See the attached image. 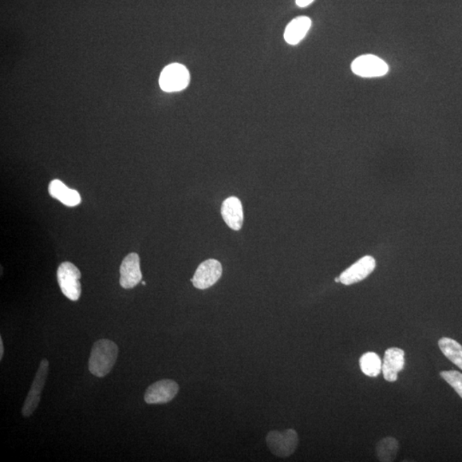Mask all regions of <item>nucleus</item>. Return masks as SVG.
<instances>
[{
	"label": "nucleus",
	"instance_id": "nucleus-11",
	"mask_svg": "<svg viewBox=\"0 0 462 462\" xmlns=\"http://www.w3.org/2000/svg\"><path fill=\"white\" fill-rule=\"evenodd\" d=\"M404 351L398 349V347H390V349L385 351L382 371L386 381L394 382L397 380L398 373H400L404 368Z\"/></svg>",
	"mask_w": 462,
	"mask_h": 462
},
{
	"label": "nucleus",
	"instance_id": "nucleus-19",
	"mask_svg": "<svg viewBox=\"0 0 462 462\" xmlns=\"http://www.w3.org/2000/svg\"><path fill=\"white\" fill-rule=\"evenodd\" d=\"M314 0H295L296 5L300 7H306L313 3Z\"/></svg>",
	"mask_w": 462,
	"mask_h": 462
},
{
	"label": "nucleus",
	"instance_id": "nucleus-1",
	"mask_svg": "<svg viewBox=\"0 0 462 462\" xmlns=\"http://www.w3.org/2000/svg\"><path fill=\"white\" fill-rule=\"evenodd\" d=\"M118 347L108 339H101L94 343L89 361L90 373L98 378H104L115 366Z\"/></svg>",
	"mask_w": 462,
	"mask_h": 462
},
{
	"label": "nucleus",
	"instance_id": "nucleus-13",
	"mask_svg": "<svg viewBox=\"0 0 462 462\" xmlns=\"http://www.w3.org/2000/svg\"><path fill=\"white\" fill-rule=\"evenodd\" d=\"M49 191L51 197L58 200L67 207H76L81 203L80 193L75 189L67 187L60 180L51 181Z\"/></svg>",
	"mask_w": 462,
	"mask_h": 462
},
{
	"label": "nucleus",
	"instance_id": "nucleus-21",
	"mask_svg": "<svg viewBox=\"0 0 462 462\" xmlns=\"http://www.w3.org/2000/svg\"><path fill=\"white\" fill-rule=\"evenodd\" d=\"M141 283L143 284V285H146V283L144 281H142Z\"/></svg>",
	"mask_w": 462,
	"mask_h": 462
},
{
	"label": "nucleus",
	"instance_id": "nucleus-4",
	"mask_svg": "<svg viewBox=\"0 0 462 462\" xmlns=\"http://www.w3.org/2000/svg\"><path fill=\"white\" fill-rule=\"evenodd\" d=\"M299 438L293 429H288L283 432L272 430L268 433L267 444L274 455L278 457H288L297 448Z\"/></svg>",
	"mask_w": 462,
	"mask_h": 462
},
{
	"label": "nucleus",
	"instance_id": "nucleus-14",
	"mask_svg": "<svg viewBox=\"0 0 462 462\" xmlns=\"http://www.w3.org/2000/svg\"><path fill=\"white\" fill-rule=\"evenodd\" d=\"M312 25V21L307 17L296 18L287 25L284 31V39L288 44L297 45L306 37Z\"/></svg>",
	"mask_w": 462,
	"mask_h": 462
},
{
	"label": "nucleus",
	"instance_id": "nucleus-2",
	"mask_svg": "<svg viewBox=\"0 0 462 462\" xmlns=\"http://www.w3.org/2000/svg\"><path fill=\"white\" fill-rule=\"evenodd\" d=\"M57 275L62 293L71 301H77L82 293L80 271L72 263L64 262L59 266Z\"/></svg>",
	"mask_w": 462,
	"mask_h": 462
},
{
	"label": "nucleus",
	"instance_id": "nucleus-10",
	"mask_svg": "<svg viewBox=\"0 0 462 462\" xmlns=\"http://www.w3.org/2000/svg\"><path fill=\"white\" fill-rule=\"evenodd\" d=\"M376 267V262L373 257L366 256L342 272L340 282L345 285L361 282L368 276Z\"/></svg>",
	"mask_w": 462,
	"mask_h": 462
},
{
	"label": "nucleus",
	"instance_id": "nucleus-20",
	"mask_svg": "<svg viewBox=\"0 0 462 462\" xmlns=\"http://www.w3.org/2000/svg\"><path fill=\"white\" fill-rule=\"evenodd\" d=\"M4 342H3V339L1 337H0V359H3L4 357Z\"/></svg>",
	"mask_w": 462,
	"mask_h": 462
},
{
	"label": "nucleus",
	"instance_id": "nucleus-7",
	"mask_svg": "<svg viewBox=\"0 0 462 462\" xmlns=\"http://www.w3.org/2000/svg\"><path fill=\"white\" fill-rule=\"evenodd\" d=\"M222 272V266L218 260L207 259L200 264L191 281L196 289L207 290L219 281Z\"/></svg>",
	"mask_w": 462,
	"mask_h": 462
},
{
	"label": "nucleus",
	"instance_id": "nucleus-18",
	"mask_svg": "<svg viewBox=\"0 0 462 462\" xmlns=\"http://www.w3.org/2000/svg\"><path fill=\"white\" fill-rule=\"evenodd\" d=\"M440 376L462 398V373L457 372V371H444V372L440 373Z\"/></svg>",
	"mask_w": 462,
	"mask_h": 462
},
{
	"label": "nucleus",
	"instance_id": "nucleus-15",
	"mask_svg": "<svg viewBox=\"0 0 462 462\" xmlns=\"http://www.w3.org/2000/svg\"><path fill=\"white\" fill-rule=\"evenodd\" d=\"M398 450L399 443L396 438L387 437L377 444L376 455L379 461L390 462L396 459Z\"/></svg>",
	"mask_w": 462,
	"mask_h": 462
},
{
	"label": "nucleus",
	"instance_id": "nucleus-12",
	"mask_svg": "<svg viewBox=\"0 0 462 462\" xmlns=\"http://www.w3.org/2000/svg\"><path fill=\"white\" fill-rule=\"evenodd\" d=\"M224 222L234 231H239L243 224L242 203L236 197H230L224 201L221 208Z\"/></svg>",
	"mask_w": 462,
	"mask_h": 462
},
{
	"label": "nucleus",
	"instance_id": "nucleus-5",
	"mask_svg": "<svg viewBox=\"0 0 462 462\" xmlns=\"http://www.w3.org/2000/svg\"><path fill=\"white\" fill-rule=\"evenodd\" d=\"M191 76L186 67L180 64L169 65L162 70L160 86L165 92H179L187 88Z\"/></svg>",
	"mask_w": 462,
	"mask_h": 462
},
{
	"label": "nucleus",
	"instance_id": "nucleus-6",
	"mask_svg": "<svg viewBox=\"0 0 462 462\" xmlns=\"http://www.w3.org/2000/svg\"><path fill=\"white\" fill-rule=\"evenodd\" d=\"M351 69L359 77L373 78L384 77L388 73L389 66L383 59L367 54L355 58Z\"/></svg>",
	"mask_w": 462,
	"mask_h": 462
},
{
	"label": "nucleus",
	"instance_id": "nucleus-16",
	"mask_svg": "<svg viewBox=\"0 0 462 462\" xmlns=\"http://www.w3.org/2000/svg\"><path fill=\"white\" fill-rule=\"evenodd\" d=\"M442 353L462 370V346L451 338H443L438 341Z\"/></svg>",
	"mask_w": 462,
	"mask_h": 462
},
{
	"label": "nucleus",
	"instance_id": "nucleus-17",
	"mask_svg": "<svg viewBox=\"0 0 462 462\" xmlns=\"http://www.w3.org/2000/svg\"><path fill=\"white\" fill-rule=\"evenodd\" d=\"M359 366L366 376L378 377L382 371L381 359L373 352L366 353L359 359Z\"/></svg>",
	"mask_w": 462,
	"mask_h": 462
},
{
	"label": "nucleus",
	"instance_id": "nucleus-8",
	"mask_svg": "<svg viewBox=\"0 0 462 462\" xmlns=\"http://www.w3.org/2000/svg\"><path fill=\"white\" fill-rule=\"evenodd\" d=\"M179 386L171 379L154 383L145 393L144 400L148 404H164L171 402L179 393Z\"/></svg>",
	"mask_w": 462,
	"mask_h": 462
},
{
	"label": "nucleus",
	"instance_id": "nucleus-3",
	"mask_svg": "<svg viewBox=\"0 0 462 462\" xmlns=\"http://www.w3.org/2000/svg\"><path fill=\"white\" fill-rule=\"evenodd\" d=\"M49 373V361H47V359H43L41 364H39L37 374H35L33 384L31 385L29 394H27L25 404H23L22 409L23 417L29 418L32 416L34 411L38 408Z\"/></svg>",
	"mask_w": 462,
	"mask_h": 462
},
{
	"label": "nucleus",
	"instance_id": "nucleus-9",
	"mask_svg": "<svg viewBox=\"0 0 462 462\" xmlns=\"http://www.w3.org/2000/svg\"><path fill=\"white\" fill-rule=\"evenodd\" d=\"M140 257L136 252L126 256L120 267V285L124 289H133L141 282Z\"/></svg>",
	"mask_w": 462,
	"mask_h": 462
}]
</instances>
